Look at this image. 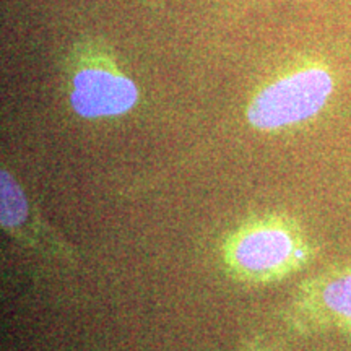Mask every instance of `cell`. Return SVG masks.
<instances>
[{"mask_svg":"<svg viewBox=\"0 0 351 351\" xmlns=\"http://www.w3.org/2000/svg\"><path fill=\"white\" fill-rule=\"evenodd\" d=\"M138 101L135 83L108 69H83L72 80L70 104L86 119L114 117L130 111Z\"/></svg>","mask_w":351,"mask_h":351,"instance_id":"cell-3","label":"cell"},{"mask_svg":"<svg viewBox=\"0 0 351 351\" xmlns=\"http://www.w3.org/2000/svg\"><path fill=\"white\" fill-rule=\"evenodd\" d=\"M332 91L333 80L326 69H301L263 88L249 106L247 119L261 130L300 124L326 106Z\"/></svg>","mask_w":351,"mask_h":351,"instance_id":"cell-1","label":"cell"},{"mask_svg":"<svg viewBox=\"0 0 351 351\" xmlns=\"http://www.w3.org/2000/svg\"><path fill=\"white\" fill-rule=\"evenodd\" d=\"M26 195L19 182L12 178L7 169H2L0 174V218H2L3 230L10 232L15 238L21 239V243H28L34 247L49 249L56 256H70L69 247L62 244L54 236H51V230L47 226H36L39 221L34 217L33 225H28L25 217Z\"/></svg>","mask_w":351,"mask_h":351,"instance_id":"cell-4","label":"cell"},{"mask_svg":"<svg viewBox=\"0 0 351 351\" xmlns=\"http://www.w3.org/2000/svg\"><path fill=\"white\" fill-rule=\"evenodd\" d=\"M226 258L238 275L265 282L301 265L306 261V247L291 226L258 223L232 238Z\"/></svg>","mask_w":351,"mask_h":351,"instance_id":"cell-2","label":"cell"},{"mask_svg":"<svg viewBox=\"0 0 351 351\" xmlns=\"http://www.w3.org/2000/svg\"><path fill=\"white\" fill-rule=\"evenodd\" d=\"M322 304L333 315L351 320V271L333 276L324 285Z\"/></svg>","mask_w":351,"mask_h":351,"instance_id":"cell-5","label":"cell"}]
</instances>
